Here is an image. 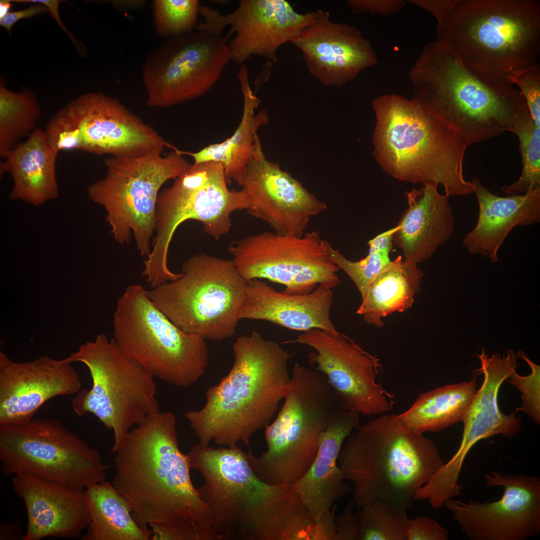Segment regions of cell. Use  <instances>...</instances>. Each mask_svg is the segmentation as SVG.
Wrapping results in <instances>:
<instances>
[{
    "label": "cell",
    "instance_id": "7dc6e473",
    "mask_svg": "<svg viewBox=\"0 0 540 540\" xmlns=\"http://www.w3.org/2000/svg\"><path fill=\"white\" fill-rule=\"evenodd\" d=\"M46 12H48V10L45 6L40 4H31L26 8L10 12L4 16L0 18V25L10 34L12 26L18 20L25 18H30Z\"/></svg>",
    "mask_w": 540,
    "mask_h": 540
},
{
    "label": "cell",
    "instance_id": "ffe728a7",
    "mask_svg": "<svg viewBox=\"0 0 540 540\" xmlns=\"http://www.w3.org/2000/svg\"><path fill=\"white\" fill-rule=\"evenodd\" d=\"M198 12L204 20L196 30L220 36L230 26L228 40L236 32L228 44L230 60L240 65L252 56L276 63L278 48L290 42L318 14V10L299 14L286 0H240L237 8L226 14L205 5Z\"/></svg>",
    "mask_w": 540,
    "mask_h": 540
},
{
    "label": "cell",
    "instance_id": "83f0119b",
    "mask_svg": "<svg viewBox=\"0 0 540 540\" xmlns=\"http://www.w3.org/2000/svg\"><path fill=\"white\" fill-rule=\"evenodd\" d=\"M437 186L425 183L421 188L406 192L408 206L392 240L407 262L417 264L430 258L454 233V220L448 197L440 194Z\"/></svg>",
    "mask_w": 540,
    "mask_h": 540
},
{
    "label": "cell",
    "instance_id": "8fae6325",
    "mask_svg": "<svg viewBox=\"0 0 540 540\" xmlns=\"http://www.w3.org/2000/svg\"><path fill=\"white\" fill-rule=\"evenodd\" d=\"M64 360L88 368L92 386L75 394L72 408L80 416L93 414L112 431V452L122 447L133 426L160 412L154 378L124 354L113 338L99 334Z\"/></svg>",
    "mask_w": 540,
    "mask_h": 540
},
{
    "label": "cell",
    "instance_id": "4fadbf2b",
    "mask_svg": "<svg viewBox=\"0 0 540 540\" xmlns=\"http://www.w3.org/2000/svg\"><path fill=\"white\" fill-rule=\"evenodd\" d=\"M247 206L241 190L228 188L220 164H191L170 187L160 192L155 234L150 254L144 262L142 274L156 282L173 276L168 266L169 248L176 229L185 221L200 222L206 233L219 240L230 230L232 214L246 210Z\"/></svg>",
    "mask_w": 540,
    "mask_h": 540
},
{
    "label": "cell",
    "instance_id": "3957f363",
    "mask_svg": "<svg viewBox=\"0 0 540 540\" xmlns=\"http://www.w3.org/2000/svg\"><path fill=\"white\" fill-rule=\"evenodd\" d=\"M232 351V368L206 390L204 406L184 414L202 444L249 448L251 437L270 423L290 380L292 354L257 332L238 336Z\"/></svg>",
    "mask_w": 540,
    "mask_h": 540
},
{
    "label": "cell",
    "instance_id": "ee69618b",
    "mask_svg": "<svg viewBox=\"0 0 540 540\" xmlns=\"http://www.w3.org/2000/svg\"><path fill=\"white\" fill-rule=\"evenodd\" d=\"M406 2L402 0H348L346 5L352 13L390 14L398 12Z\"/></svg>",
    "mask_w": 540,
    "mask_h": 540
},
{
    "label": "cell",
    "instance_id": "b9f144b4",
    "mask_svg": "<svg viewBox=\"0 0 540 540\" xmlns=\"http://www.w3.org/2000/svg\"><path fill=\"white\" fill-rule=\"evenodd\" d=\"M510 80L526 100L536 126L540 128V64L538 62L512 73Z\"/></svg>",
    "mask_w": 540,
    "mask_h": 540
},
{
    "label": "cell",
    "instance_id": "ab89813d",
    "mask_svg": "<svg viewBox=\"0 0 540 540\" xmlns=\"http://www.w3.org/2000/svg\"><path fill=\"white\" fill-rule=\"evenodd\" d=\"M516 356L522 358L532 370L530 374L522 376L516 371L507 378L522 393V406L516 412L522 410L537 424L540 422V366L532 362L522 350Z\"/></svg>",
    "mask_w": 540,
    "mask_h": 540
},
{
    "label": "cell",
    "instance_id": "816d5d0a",
    "mask_svg": "<svg viewBox=\"0 0 540 540\" xmlns=\"http://www.w3.org/2000/svg\"><path fill=\"white\" fill-rule=\"evenodd\" d=\"M12 6L10 0H2L0 2V18L4 16L9 12Z\"/></svg>",
    "mask_w": 540,
    "mask_h": 540
},
{
    "label": "cell",
    "instance_id": "44dd1931",
    "mask_svg": "<svg viewBox=\"0 0 540 540\" xmlns=\"http://www.w3.org/2000/svg\"><path fill=\"white\" fill-rule=\"evenodd\" d=\"M240 186L248 213L280 234L302 236L312 218L327 208L278 163L267 160L258 136Z\"/></svg>",
    "mask_w": 540,
    "mask_h": 540
},
{
    "label": "cell",
    "instance_id": "5bb4252c",
    "mask_svg": "<svg viewBox=\"0 0 540 540\" xmlns=\"http://www.w3.org/2000/svg\"><path fill=\"white\" fill-rule=\"evenodd\" d=\"M0 462L5 476L27 473L80 491L106 480L110 468L61 421L40 418L0 426Z\"/></svg>",
    "mask_w": 540,
    "mask_h": 540
},
{
    "label": "cell",
    "instance_id": "8992f818",
    "mask_svg": "<svg viewBox=\"0 0 540 540\" xmlns=\"http://www.w3.org/2000/svg\"><path fill=\"white\" fill-rule=\"evenodd\" d=\"M338 464L353 484L358 509L378 500L407 512L444 462L432 440L386 414L351 432Z\"/></svg>",
    "mask_w": 540,
    "mask_h": 540
},
{
    "label": "cell",
    "instance_id": "277c9868",
    "mask_svg": "<svg viewBox=\"0 0 540 540\" xmlns=\"http://www.w3.org/2000/svg\"><path fill=\"white\" fill-rule=\"evenodd\" d=\"M409 76L413 98L467 146L510 132L528 110L515 86L486 83L438 40L425 46Z\"/></svg>",
    "mask_w": 540,
    "mask_h": 540
},
{
    "label": "cell",
    "instance_id": "cb8c5ba5",
    "mask_svg": "<svg viewBox=\"0 0 540 540\" xmlns=\"http://www.w3.org/2000/svg\"><path fill=\"white\" fill-rule=\"evenodd\" d=\"M476 355L481 367L476 371L482 374L484 379L462 420L464 430L460 447L442 468L443 474L451 480L458 478L468 453L477 442L498 434L510 438L518 434L522 426L521 419L514 412L506 415L500 410L498 400L501 385L518 366L514 352L508 350L502 356L498 352L489 356L482 348L481 354Z\"/></svg>",
    "mask_w": 540,
    "mask_h": 540
},
{
    "label": "cell",
    "instance_id": "f6af8a7d",
    "mask_svg": "<svg viewBox=\"0 0 540 540\" xmlns=\"http://www.w3.org/2000/svg\"><path fill=\"white\" fill-rule=\"evenodd\" d=\"M354 506V500H350L342 512L336 516V540H356L358 528L356 514L353 512Z\"/></svg>",
    "mask_w": 540,
    "mask_h": 540
},
{
    "label": "cell",
    "instance_id": "74e56055",
    "mask_svg": "<svg viewBox=\"0 0 540 540\" xmlns=\"http://www.w3.org/2000/svg\"><path fill=\"white\" fill-rule=\"evenodd\" d=\"M406 512L378 500L362 506L356 512V540H406Z\"/></svg>",
    "mask_w": 540,
    "mask_h": 540
},
{
    "label": "cell",
    "instance_id": "6da1fadb",
    "mask_svg": "<svg viewBox=\"0 0 540 540\" xmlns=\"http://www.w3.org/2000/svg\"><path fill=\"white\" fill-rule=\"evenodd\" d=\"M204 484L196 488L210 508L219 540H309L314 520L292 485H272L254 474L238 446L200 442L187 454Z\"/></svg>",
    "mask_w": 540,
    "mask_h": 540
},
{
    "label": "cell",
    "instance_id": "ac0fdd59",
    "mask_svg": "<svg viewBox=\"0 0 540 540\" xmlns=\"http://www.w3.org/2000/svg\"><path fill=\"white\" fill-rule=\"evenodd\" d=\"M286 342L314 350L308 355L309 364L325 376L341 408L375 416L393 408L394 395L378 382L382 368L380 359L348 336L312 328Z\"/></svg>",
    "mask_w": 540,
    "mask_h": 540
},
{
    "label": "cell",
    "instance_id": "681fc988",
    "mask_svg": "<svg viewBox=\"0 0 540 540\" xmlns=\"http://www.w3.org/2000/svg\"><path fill=\"white\" fill-rule=\"evenodd\" d=\"M24 537L18 522L0 523V540H23Z\"/></svg>",
    "mask_w": 540,
    "mask_h": 540
},
{
    "label": "cell",
    "instance_id": "f546056e",
    "mask_svg": "<svg viewBox=\"0 0 540 540\" xmlns=\"http://www.w3.org/2000/svg\"><path fill=\"white\" fill-rule=\"evenodd\" d=\"M58 154L44 130L38 128L20 142L0 162V174L8 172L13 180L10 199L38 207L57 198L60 194L56 170Z\"/></svg>",
    "mask_w": 540,
    "mask_h": 540
},
{
    "label": "cell",
    "instance_id": "f35d334b",
    "mask_svg": "<svg viewBox=\"0 0 540 540\" xmlns=\"http://www.w3.org/2000/svg\"><path fill=\"white\" fill-rule=\"evenodd\" d=\"M200 2L197 0H155L153 15L158 34L168 39L196 28Z\"/></svg>",
    "mask_w": 540,
    "mask_h": 540
},
{
    "label": "cell",
    "instance_id": "d590c367",
    "mask_svg": "<svg viewBox=\"0 0 540 540\" xmlns=\"http://www.w3.org/2000/svg\"><path fill=\"white\" fill-rule=\"evenodd\" d=\"M396 227L386 231L368 241V253L364 258L352 261L328 242L330 260L350 278L358 289L362 298L376 276L392 262L390 254L392 247V234Z\"/></svg>",
    "mask_w": 540,
    "mask_h": 540
},
{
    "label": "cell",
    "instance_id": "d6a6232c",
    "mask_svg": "<svg viewBox=\"0 0 540 540\" xmlns=\"http://www.w3.org/2000/svg\"><path fill=\"white\" fill-rule=\"evenodd\" d=\"M90 516L82 540H148L152 530L140 526L124 498L112 483L93 484L84 491Z\"/></svg>",
    "mask_w": 540,
    "mask_h": 540
},
{
    "label": "cell",
    "instance_id": "5b68a950",
    "mask_svg": "<svg viewBox=\"0 0 540 540\" xmlns=\"http://www.w3.org/2000/svg\"><path fill=\"white\" fill-rule=\"evenodd\" d=\"M437 40L486 83L515 86L514 71L538 62V0H453L438 23Z\"/></svg>",
    "mask_w": 540,
    "mask_h": 540
},
{
    "label": "cell",
    "instance_id": "e575fe53",
    "mask_svg": "<svg viewBox=\"0 0 540 540\" xmlns=\"http://www.w3.org/2000/svg\"><path fill=\"white\" fill-rule=\"evenodd\" d=\"M41 116L38 100L27 88L18 92L9 90L3 78L0 82V156L4 158L24 138L38 128Z\"/></svg>",
    "mask_w": 540,
    "mask_h": 540
},
{
    "label": "cell",
    "instance_id": "c3c4849f",
    "mask_svg": "<svg viewBox=\"0 0 540 540\" xmlns=\"http://www.w3.org/2000/svg\"><path fill=\"white\" fill-rule=\"evenodd\" d=\"M453 0H410V3L418 6L430 12L438 23L444 16Z\"/></svg>",
    "mask_w": 540,
    "mask_h": 540
},
{
    "label": "cell",
    "instance_id": "2e32d148",
    "mask_svg": "<svg viewBox=\"0 0 540 540\" xmlns=\"http://www.w3.org/2000/svg\"><path fill=\"white\" fill-rule=\"evenodd\" d=\"M228 40L197 30L168 39L142 68L146 106L166 108L209 91L230 60Z\"/></svg>",
    "mask_w": 540,
    "mask_h": 540
},
{
    "label": "cell",
    "instance_id": "7402d4cb",
    "mask_svg": "<svg viewBox=\"0 0 540 540\" xmlns=\"http://www.w3.org/2000/svg\"><path fill=\"white\" fill-rule=\"evenodd\" d=\"M72 364L47 356L16 362L0 350V426L29 422L50 400L78 392L82 382Z\"/></svg>",
    "mask_w": 540,
    "mask_h": 540
},
{
    "label": "cell",
    "instance_id": "4dcf8cb0",
    "mask_svg": "<svg viewBox=\"0 0 540 540\" xmlns=\"http://www.w3.org/2000/svg\"><path fill=\"white\" fill-rule=\"evenodd\" d=\"M237 76L241 86L244 105L240 122L232 136L222 142L210 144L196 152L181 150L182 155L191 156L194 164L212 162L220 164L228 183L234 180L240 186L250 159L258 128L268 118L264 110L257 115L254 110L260 100L254 94L249 84L248 68L240 65Z\"/></svg>",
    "mask_w": 540,
    "mask_h": 540
},
{
    "label": "cell",
    "instance_id": "d6986e66",
    "mask_svg": "<svg viewBox=\"0 0 540 540\" xmlns=\"http://www.w3.org/2000/svg\"><path fill=\"white\" fill-rule=\"evenodd\" d=\"M488 486L504 492L492 502L450 498L444 505L470 540H526L540 533V478L524 474H484Z\"/></svg>",
    "mask_w": 540,
    "mask_h": 540
},
{
    "label": "cell",
    "instance_id": "7a4b0ae2",
    "mask_svg": "<svg viewBox=\"0 0 540 540\" xmlns=\"http://www.w3.org/2000/svg\"><path fill=\"white\" fill-rule=\"evenodd\" d=\"M136 426L114 453L112 483L136 522L148 529L185 517L213 529L212 512L192 483L188 456L180 450L174 414L160 411Z\"/></svg>",
    "mask_w": 540,
    "mask_h": 540
},
{
    "label": "cell",
    "instance_id": "f1b7e54d",
    "mask_svg": "<svg viewBox=\"0 0 540 540\" xmlns=\"http://www.w3.org/2000/svg\"><path fill=\"white\" fill-rule=\"evenodd\" d=\"M473 192L478 205L475 228L462 239V244L471 254H479L498 260V252L512 230L516 226L532 224L540 221V188L524 194L502 197L492 194L472 178Z\"/></svg>",
    "mask_w": 540,
    "mask_h": 540
},
{
    "label": "cell",
    "instance_id": "1f68e13d",
    "mask_svg": "<svg viewBox=\"0 0 540 540\" xmlns=\"http://www.w3.org/2000/svg\"><path fill=\"white\" fill-rule=\"evenodd\" d=\"M422 274L417 264L398 256L372 281L356 314L366 323L376 328L384 324L382 318L395 312L410 308L419 292Z\"/></svg>",
    "mask_w": 540,
    "mask_h": 540
},
{
    "label": "cell",
    "instance_id": "f907efd6",
    "mask_svg": "<svg viewBox=\"0 0 540 540\" xmlns=\"http://www.w3.org/2000/svg\"><path fill=\"white\" fill-rule=\"evenodd\" d=\"M144 0H115L114 5L120 9H136L142 6Z\"/></svg>",
    "mask_w": 540,
    "mask_h": 540
},
{
    "label": "cell",
    "instance_id": "9a60e30c",
    "mask_svg": "<svg viewBox=\"0 0 540 540\" xmlns=\"http://www.w3.org/2000/svg\"><path fill=\"white\" fill-rule=\"evenodd\" d=\"M328 242L317 231L301 237L266 231L232 242L228 252L248 281L267 279L285 286L286 294H304L318 284L334 288L341 283L339 268L328 256Z\"/></svg>",
    "mask_w": 540,
    "mask_h": 540
},
{
    "label": "cell",
    "instance_id": "7c38bea8",
    "mask_svg": "<svg viewBox=\"0 0 540 540\" xmlns=\"http://www.w3.org/2000/svg\"><path fill=\"white\" fill-rule=\"evenodd\" d=\"M165 156L106 158L104 176L88 186L90 200L102 206L114 239L130 242L132 235L143 256L150 254L156 226L157 201L162 186L180 176L190 164L174 146Z\"/></svg>",
    "mask_w": 540,
    "mask_h": 540
},
{
    "label": "cell",
    "instance_id": "d4e9b609",
    "mask_svg": "<svg viewBox=\"0 0 540 540\" xmlns=\"http://www.w3.org/2000/svg\"><path fill=\"white\" fill-rule=\"evenodd\" d=\"M12 482L26 508L23 540L80 538L90 521L84 491L27 473L12 476Z\"/></svg>",
    "mask_w": 540,
    "mask_h": 540
},
{
    "label": "cell",
    "instance_id": "7bdbcfd3",
    "mask_svg": "<svg viewBox=\"0 0 540 540\" xmlns=\"http://www.w3.org/2000/svg\"><path fill=\"white\" fill-rule=\"evenodd\" d=\"M448 532L435 520L426 516L410 520L406 540H448Z\"/></svg>",
    "mask_w": 540,
    "mask_h": 540
},
{
    "label": "cell",
    "instance_id": "bcb514c9",
    "mask_svg": "<svg viewBox=\"0 0 540 540\" xmlns=\"http://www.w3.org/2000/svg\"><path fill=\"white\" fill-rule=\"evenodd\" d=\"M16 2L21 3H34V4H40L45 6L48 10V12L53 18L56 20L60 26L65 32L69 38L71 40L72 42L76 46L78 52L81 56H84L86 54V49L85 46L80 42L77 40L71 34V33L68 30L64 25L63 24L62 21L60 20L59 12L58 7L59 4L62 0H18L13 1Z\"/></svg>",
    "mask_w": 540,
    "mask_h": 540
},
{
    "label": "cell",
    "instance_id": "30bf717a",
    "mask_svg": "<svg viewBox=\"0 0 540 540\" xmlns=\"http://www.w3.org/2000/svg\"><path fill=\"white\" fill-rule=\"evenodd\" d=\"M180 273L147 290L151 300L186 332L214 341L232 337L248 284L232 260L200 253L184 262Z\"/></svg>",
    "mask_w": 540,
    "mask_h": 540
},
{
    "label": "cell",
    "instance_id": "836d02e7",
    "mask_svg": "<svg viewBox=\"0 0 540 540\" xmlns=\"http://www.w3.org/2000/svg\"><path fill=\"white\" fill-rule=\"evenodd\" d=\"M476 386L474 378L432 390L419 396L397 417L406 427L418 433L440 431L462 420L477 391Z\"/></svg>",
    "mask_w": 540,
    "mask_h": 540
},
{
    "label": "cell",
    "instance_id": "ba28073f",
    "mask_svg": "<svg viewBox=\"0 0 540 540\" xmlns=\"http://www.w3.org/2000/svg\"><path fill=\"white\" fill-rule=\"evenodd\" d=\"M284 399L276 418L264 428L266 450L259 456L248 452L254 474L272 485H292L306 474L320 434L342 409L325 376L298 362Z\"/></svg>",
    "mask_w": 540,
    "mask_h": 540
},
{
    "label": "cell",
    "instance_id": "8d00e7d4",
    "mask_svg": "<svg viewBox=\"0 0 540 540\" xmlns=\"http://www.w3.org/2000/svg\"><path fill=\"white\" fill-rule=\"evenodd\" d=\"M510 132L520 141L522 174L517 181L502 186L500 190L508 196L532 192L540 188V128L528 110L517 119Z\"/></svg>",
    "mask_w": 540,
    "mask_h": 540
},
{
    "label": "cell",
    "instance_id": "60d3db41",
    "mask_svg": "<svg viewBox=\"0 0 540 540\" xmlns=\"http://www.w3.org/2000/svg\"><path fill=\"white\" fill-rule=\"evenodd\" d=\"M150 526L152 540H219L214 529L204 528L188 518H178Z\"/></svg>",
    "mask_w": 540,
    "mask_h": 540
},
{
    "label": "cell",
    "instance_id": "603a6c76",
    "mask_svg": "<svg viewBox=\"0 0 540 540\" xmlns=\"http://www.w3.org/2000/svg\"><path fill=\"white\" fill-rule=\"evenodd\" d=\"M290 42L301 52L310 74L326 86H342L378 63L370 42L358 29L332 22L330 13L320 10Z\"/></svg>",
    "mask_w": 540,
    "mask_h": 540
},
{
    "label": "cell",
    "instance_id": "9c48e42d",
    "mask_svg": "<svg viewBox=\"0 0 540 540\" xmlns=\"http://www.w3.org/2000/svg\"><path fill=\"white\" fill-rule=\"evenodd\" d=\"M113 326V338L124 353L170 384L188 388L208 365L205 340L174 324L140 284L128 286L117 300Z\"/></svg>",
    "mask_w": 540,
    "mask_h": 540
},
{
    "label": "cell",
    "instance_id": "4316f807",
    "mask_svg": "<svg viewBox=\"0 0 540 540\" xmlns=\"http://www.w3.org/2000/svg\"><path fill=\"white\" fill-rule=\"evenodd\" d=\"M360 414L340 409L320 434L316 456L306 474L292 484L312 518L318 520L333 504L350 494L338 456L344 442L360 425Z\"/></svg>",
    "mask_w": 540,
    "mask_h": 540
},
{
    "label": "cell",
    "instance_id": "484cf974",
    "mask_svg": "<svg viewBox=\"0 0 540 540\" xmlns=\"http://www.w3.org/2000/svg\"><path fill=\"white\" fill-rule=\"evenodd\" d=\"M332 289L322 284L307 294H290L253 279L248 281L239 319L266 320L302 332L318 328L337 334L330 316Z\"/></svg>",
    "mask_w": 540,
    "mask_h": 540
},
{
    "label": "cell",
    "instance_id": "52a82bcc",
    "mask_svg": "<svg viewBox=\"0 0 540 540\" xmlns=\"http://www.w3.org/2000/svg\"><path fill=\"white\" fill-rule=\"evenodd\" d=\"M372 105L374 154L386 172L401 180L441 184L448 197L473 192L463 174L468 146L415 99L392 94Z\"/></svg>",
    "mask_w": 540,
    "mask_h": 540
},
{
    "label": "cell",
    "instance_id": "e0dca14e",
    "mask_svg": "<svg viewBox=\"0 0 540 540\" xmlns=\"http://www.w3.org/2000/svg\"><path fill=\"white\" fill-rule=\"evenodd\" d=\"M62 130L68 149L96 155L138 158L162 154L172 145L119 100L101 92L70 101L62 114Z\"/></svg>",
    "mask_w": 540,
    "mask_h": 540
}]
</instances>
